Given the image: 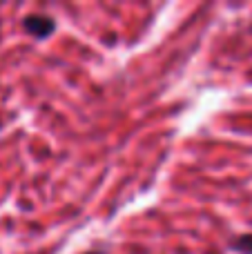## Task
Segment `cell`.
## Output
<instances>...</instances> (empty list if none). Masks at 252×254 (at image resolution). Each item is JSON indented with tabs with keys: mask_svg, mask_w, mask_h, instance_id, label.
I'll use <instances>...</instances> for the list:
<instances>
[{
	"mask_svg": "<svg viewBox=\"0 0 252 254\" xmlns=\"http://www.w3.org/2000/svg\"><path fill=\"white\" fill-rule=\"evenodd\" d=\"M22 29L29 36H34V38L45 40L56 31V20L45 16V13H27V16L22 18Z\"/></svg>",
	"mask_w": 252,
	"mask_h": 254,
	"instance_id": "obj_1",
	"label": "cell"
},
{
	"mask_svg": "<svg viewBox=\"0 0 252 254\" xmlns=\"http://www.w3.org/2000/svg\"><path fill=\"white\" fill-rule=\"evenodd\" d=\"M230 250L239 252V254H252V232L239 234L230 241Z\"/></svg>",
	"mask_w": 252,
	"mask_h": 254,
	"instance_id": "obj_2",
	"label": "cell"
},
{
	"mask_svg": "<svg viewBox=\"0 0 252 254\" xmlns=\"http://www.w3.org/2000/svg\"><path fill=\"white\" fill-rule=\"evenodd\" d=\"M83 254H105V252H96V250H92V252H83Z\"/></svg>",
	"mask_w": 252,
	"mask_h": 254,
	"instance_id": "obj_3",
	"label": "cell"
}]
</instances>
